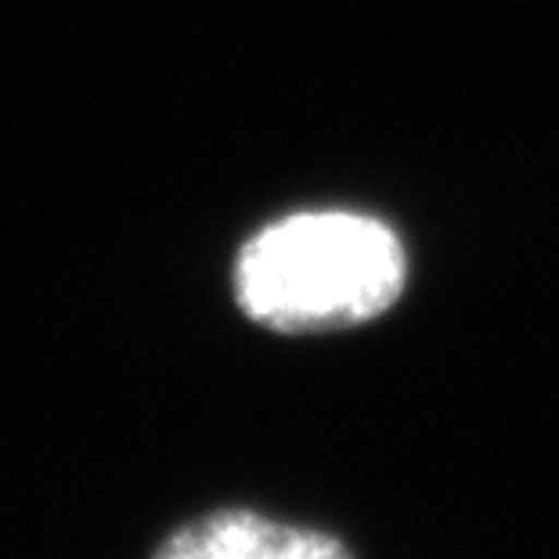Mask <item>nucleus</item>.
Returning <instances> with one entry per match:
<instances>
[{"mask_svg": "<svg viewBox=\"0 0 559 559\" xmlns=\"http://www.w3.org/2000/svg\"><path fill=\"white\" fill-rule=\"evenodd\" d=\"M156 559H350V552L321 531L235 509L188 523Z\"/></svg>", "mask_w": 559, "mask_h": 559, "instance_id": "2", "label": "nucleus"}, {"mask_svg": "<svg viewBox=\"0 0 559 559\" xmlns=\"http://www.w3.org/2000/svg\"><path fill=\"white\" fill-rule=\"evenodd\" d=\"M404 289L397 235L361 213H300L242 249L235 296L257 325L311 336L386 314Z\"/></svg>", "mask_w": 559, "mask_h": 559, "instance_id": "1", "label": "nucleus"}]
</instances>
